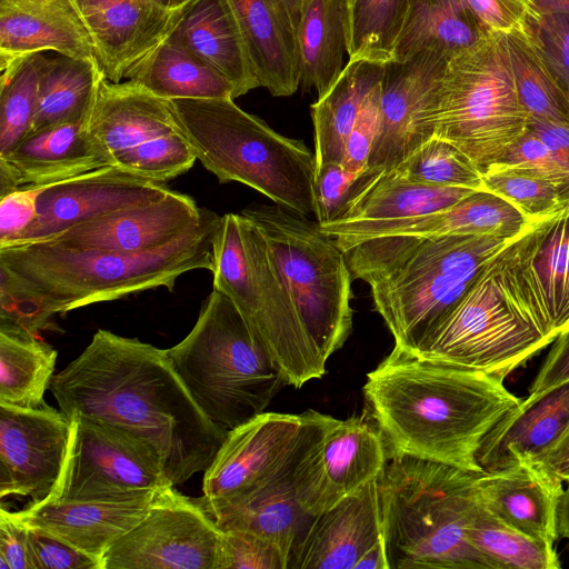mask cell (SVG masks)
<instances>
[{
  "instance_id": "cell-10",
  "label": "cell",
  "mask_w": 569,
  "mask_h": 569,
  "mask_svg": "<svg viewBox=\"0 0 569 569\" xmlns=\"http://www.w3.org/2000/svg\"><path fill=\"white\" fill-rule=\"evenodd\" d=\"M528 121L505 33L487 30L447 60L430 113L433 136L460 149L482 173L526 132Z\"/></svg>"
},
{
  "instance_id": "cell-31",
  "label": "cell",
  "mask_w": 569,
  "mask_h": 569,
  "mask_svg": "<svg viewBox=\"0 0 569 569\" xmlns=\"http://www.w3.org/2000/svg\"><path fill=\"white\" fill-rule=\"evenodd\" d=\"M260 87L289 97L300 87L296 32L276 0H228Z\"/></svg>"
},
{
  "instance_id": "cell-37",
  "label": "cell",
  "mask_w": 569,
  "mask_h": 569,
  "mask_svg": "<svg viewBox=\"0 0 569 569\" xmlns=\"http://www.w3.org/2000/svg\"><path fill=\"white\" fill-rule=\"evenodd\" d=\"M208 515L222 531L242 530L268 541L287 562L297 538L312 518L297 499L292 477L236 506Z\"/></svg>"
},
{
  "instance_id": "cell-60",
  "label": "cell",
  "mask_w": 569,
  "mask_h": 569,
  "mask_svg": "<svg viewBox=\"0 0 569 569\" xmlns=\"http://www.w3.org/2000/svg\"><path fill=\"white\" fill-rule=\"evenodd\" d=\"M539 12L569 13V0H535Z\"/></svg>"
},
{
  "instance_id": "cell-55",
  "label": "cell",
  "mask_w": 569,
  "mask_h": 569,
  "mask_svg": "<svg viewBox=\"0 0 569 569\" xmlns=\"http://www.w3.org/2000/svg\"><path fill=\"white\" fill-rule=\"evenodd\" d=\"M0 569H36L28 527L3 505L0 508Z\"/></svg>"
},
{
  "instance_id": "cell-42",
  "label": "cell",
  "mask_w": 569,
  "mask_h": 569,
  "mask_svg": "<svg viewBox=\"0 0 569 569\" xmlns=\"http://www.w3.org/2000/svg\"><path fill=\"white\" fill-rule=\"evenodd\" d=\"M410 0H353L347 8L348 60H392Z\"/></svg>"
},
{
  "instance_id": "cell-13",
  "label": "cell",
  "mask_w": 569,
  "mask_h": 569,
  "mask_svg": "<svg viewBox=\"0 0 569 569\" xmlns=\"http://www.w3.org/2000/svg\"><path fill=\"white\" fill-rule=\"evenodd\" d=\"M68 419L64 467L44 501L133 499L172 486L158 452L141 437L81 413Z\"/></svg>"
},
{
  "instance_id": "cell-44",
  "label": "cell",
  "mask_w": 569,
  "mask_h": 569,
  "mask_svg": "<svg viewBox=\"0 0 569 569\" xmlns=\"http://www.w3.org/2000/svg\"><path fill=\"white\" fill-rule=\"evenodd\" d=\"M408 179L441 187L486 190L482 172L456 146L432 136L396 167Z\"/></svg>"
},
{
  "instance_id": "cell-4",
  "label": "cell",
  "mask_w": 569,
  "mask_h": 569,
  "mask_svg": "<svg viewBox=\"0 0 569 569\" xmlns=\"http://www.w3.org/2000/svg\"><path fill=\"white\" fill-rule=\"evenodd\" d=\"M509 241L467 234L379 236L343 252L352 278L370 286L395 348L412 355Z\"/></svg>"
},
{
  "instance_id": "cell-15",
  "label": "cell",
  "mask_w": 569,
  "mask_h": 569,
  "mask_svg": "<svg viewBox=\"0 0 569 569\" xmlns=\"http://www.w3.org/2000/svg\"><path fill=\"white\" fill-rule=\"evenodd\" d=\"M388 458L381 432L367 413L345 420L327 416L293 472L297 499L315 517L378 479Z\"/></svg>"
},
{
  "instance_id": "cell-19",
  "label": "cell",
  "mask_w": 569,
  "mask_h": 569,
  "mask_svg": "<svg viewBox=\"0 0 569 569\" xmlns=\"http://www.w3.org/2000/svg\"><path fill=\"white\" fill-rule=\"evenodd\" d=\"M169 192L171 189L164 183L116 166L43 184L37 198L34 221L8 246L41 241L79 222L150 202Z\"/></svg>"
},
{
  "instance_id": "cell-46",
  "label": "cell",
  "mask_w": 569,
  "mask_h": 569,
  "mask_svg": "<svg viewBox=\"0 0 569 569\" xmlns=\"http://www.w3.org/2000/svg\"><path fill=\"white\" fill-rule=\"evenodd\" d=\"M196 160L190 144L178 130L117 153L111 166L164 183L188 171Z\"/></svg>"
},
{
  "instance_id": "cell-50",
  "label": "cell",
  "mask_w": 569,
  "mask_h": 569,
  "mask_svg": "<svg viewBox=\"0 0 569 569\" xmlns=\"http://www.w3.org/2000/svg\"><path fill=\"white\" fill-rule=\"evenodd\" d=\"M27 527L36 569H102L99 560L64 540L41 528Z\"/></svg>"
},
{
  "instance_id": "cell-64",
  "label": "cell",
  "mask_w": 569,
  "mask_h": 569,
  "mask_svg": "<svg viewBox=\"0 0 569 569\" xmlns=\"http://www.w3.org/2000/svg\"><path fill=\"white\" fill-rule=\"evenodd\" d=\"M568 483V482H567Z\"/></svg>"
},
{
  "instance_id": "cell-6",
  "label": "cell",
  "mask_w": 569,
  "mask_h": 569,
  "mask_svg": "<svg viewBox=\"0 0 569 569\" xmlns=\"http://www.w3.org/2000/svg\"><path fill=\"white\" fill-rule=\"evenodd\" d=\"M197 160L220 182L236 181L297 213H315V154L231 98L168 100Z\"/></svg>"
},
{
  "instance_id": "cell-52",
  "label": "cell",
  "mask_w": 569,
  "mask_h": 569,
  "mask_svg": "<svg viewBox=\"0 0 569 569\" xmlns=\"http://www.w3.org/2000/svg\"><path fill=\"white\" fill-rule=\"evenodd\" d=\"M538 44L557 79L569 90V13L540 12L532 27Z\"/></svg>"
},
{
  "instance_id": "cell-1",
  "label": "cell",
  "mask_w": 569,
  "mask_h": 569,
  "mask_svg": "<svg viewBox=\"0 0 569 569\" xmlns=\"http://www.w3.org/2000/svg\"><path fill=\"white\" fill-rule=\"evenodd\" d=\"M50 391L67 418H97L149 442L172 486L204 471L228 432L196 403L167 349L103 329L53 376Z\"/></svg>"
},
{
  "instance_id": "cell-23",
  "label": "cell",
  "mask_w": 569,
  "mask_h": 569,
  "mask_svg": "<svg viewBox=\"0 0 569 569\" xmlns=\"http://www.w3.org/2000/svg\"><path fill=\"white\" fill-rule=\"evenodd\" d=\"M473 189L419 183L398 169L359 177L338 216L319 228L332 238L389 221L417 218L441 211L467 197Z\"/></svg>"
},
{
  "instance_id": "cell-18",
  "label": "cell",
  "mask_w": 569,
  "mask_h": 569,
  "mask_svg": "<svg viewBox=\"0 0 569 569\" xmlns=\"http://www.w3.org/2000/svg\"><path fill=\"white\" fill-rule=\"evenodd\" d=\"M71 422L49 405L20 408L0 405V498L47 500L61 477Z\"/></svg>"
},
{
  "instance_id": "cell-25",
  "label": "cell",
  "mask_w": 569,
  "mask_h": 569,
  "mask_svg": "<svg viewBox=\"0 0 569 569\" xmlns=\"http://www.w3.org/2000/svg\"><path fill=\"white\" fill-rule=\"evenodd\" d=\"M563 481L540 462H522L476 479L480 503L495 517L533 538L555 543Z\"/></svg>"
},
{
  "instance_id": "cell-9",
  "label": "cell",
  "mask_w": 569,
  "mask_h": 569,
  "mask_svg": "<svg viewBox=\"0 0 569 569\" xmlns=\"http://www.w3.org/2000/svg\"><path fill=\"white\" fill-rule=\"evenodd\" d=\"M549 343L503 247L412 355L505 380Z\"/></svg>"
},
{
  "instance_id": "cell-29",
  "label": "cell",
  "mask_w": 569,
  "mask_h": 569,
  "mask_svg": "<svg viewBox=\"0 0 569 569\" xmlns=\"http://www.w3.org/2000/svg\"><path fill=\"white\" fill-rule=\"evenodd\" d=\"M569 426V381L526 398L488 433L478 452L482 472L538 460Z\"/></svg>"
},
{
  "instance_id": "cell-35",
  "label": "cell",
  "mask_w": 569,
  "mask_h": 569,
  "mask_svg": "<svg viewBox=\"0 0 569 569\" xmlns=\"http://www.w3.org/2000/svg\"><path fill=\"white\" fill-rule=\"evenodd\" d=\"M487 30L466 0H410L392 60L427 49L450 58L477 43Z\"/></svg>"
},
{
  "instance_id": "cell-36",
  "label": "cell",
  "mask_w": 569,
  "mask_h": 569,
  "mask_svg": "<svg viewBox=\"0 0 569 569\" xmlns=\"http://www.w3.org/2000/svg\"><path fill=\"white\" fill-rule=\"evenodd\" d=\"M528 222L506 199L488 190H475L447 209L398 222L397 234L407 238L467 234L512 240Z\"/></svg>"
},
{
  "instance_id": "cell-48",
  "label": "cell",
  "mask_w": 569,
  "mask_h": 569,
  "mask_svg": "<svg viewBox=\"0 0 569 569\" xmlns=\"http://www.w3.org/2000/svg\"><path fill=\"white\" fill-rule=\"evenodd\" d=\"M380 84H376L363 101L351 132L348 136L341 164L345 171L358 179L367 170L378 130Z\"/></svg>"
},
{
  "instance_id": "cell-39",
  "label": "cell",
  "mask_w": 569,
  "mask_h": 569,
  "mask_svg": "<svg viewBox=\"0 0 569 569\" xmlns=\"http://www.w3.org/2000/svg\"><path fill=\"white\" fill-rule=\"evenodd\" d=\"M56 361L57 350L37 336L0 330V405L43 406Z\"/></svg>"
},
{
  "instance_id": "cell-43",
  "label": "cell",
  "mask_w": 569,
  "mask_h": 569,
  "mask_svg": "<svg viewBox=\"0 0 569 569\" xmlns=\"http://www.w3.org/2000/svg\"><path fill=\"white\" fill-rule=\"evenodd\" d=\"M41 53L22 58L1 70L0 157L30 130L37 107Z\"/></svg>"
},
{
  "instance_id": "cell-22",
  "label": "cell",
  "mask_w": 569,
  "mask_h": 569,
  "mask_svg": "<svg viewBox=\"0 0 569 569\" xmlns=\"http://www.w3.org/2000/svg\"><path fill=\"white\" fill-rule=\"evenodd\" d=\"M93 43L103 76L120 82L128 70L168 38L188 3L167 9L152 0H71Z\"/></svg>"
},
{
  "instance_id": "cell-8",
  "label": "cell",
  "mask_w": 569,
  "mask_h": 569,
  "mask_svg": "<svg viewBox=\"0 0 569 569\" xmlns=\"http://www.w3.org/2000/svg\"><path fill=\"white\" fill-rule=\"evenodd\" d=\"M167 352L199 408L228 430L264 412L288 386L236 306L217 289L203 301L191 331Z\"/></svg>"
},
{
  "instance_id": "cell-49",
  "label": "cell",
  "mask_w": 569,
  "mask_h": 569,
  "mask_svg": "<svg viewBox=\"0 0 569 569\" xmlns=\"http://www.w3.org/2000/svg\"><path fill=\"white\" fill-rule=\"evenodd\" d=\"M493 166L531 170L561 186L569 187V170L529 128L491 167Z\"/></svg>"
},
{
  "instance_id": "cell-24",
  "label": "cell",
  "mask_w": 569,
  "mask_h": 569,
  "mask_svg": "<svg viewBox=\"0 0 569 569\" xmlns=\"http://www.w3.org/2000/svg\"><path fill=\"white\" fill-rule=\"evenodd\" d=\"M110 166L86 121L63 122L26 134L0 157V196L26 184H51Z\"/></svg>"
},
{
  "instance_id": "cell-21",
  "label": "cell",
  "mask_w": 569,
  "mask_h": 569,
  "mask_svg": "<svg viewBox=\"0 0 569 569\" xmlns=\"http://www.w3.org/2000/svg\"><path fill=\"white\" fill-rule=\"evenodd\" d=\"M505 249L529 292L545 336L555 341L569 329V199L529 219Z\"/></svg>"
},
{
  "instance_id": "cell-7",
  "label": "cell",
  "mask_w": 569,
  "mask_h": 569,
  "mask_svg": "<svg viewBox=\"0 0 569 569\" xmlns=\"http://www.w3.org/2000/svg\"><path fill=\"white\" fill-rule=\"evenodd\" d=\"M213 289L236 306L256 342L300 388L321 378L319 357L260 229L242 213L220 217L212 238Z\"/></svg>"
},
{
  "instance_id": "cell-11",
  "label": "cell",
  "mask_w": 569,
  "mask_h": 569,
  "mask_svg": "<svg viewBox=\"0 0 569 569\" xmlns=\"http://www.w3.org/2000/svg\"><path fill=\"white\" fill-rule=\"evenodd\" d=\"M262 232L273 261L323 362L352 329V274L335 238L317 221L281 206L242 210Z\"/></svg>"
},
{
  "instance_id": "cell-5",
  "label": "cell",
  "mask_w": 569,
  "mask_h": 569,
  "mask_svg": "<svg viewBox=\"0 0 569 569\" xmlns=\"http://www.w3.org/2000/svg\"><path fill=\"white\" fill-rule=\"evenodd\" d=\"M479 473L388 458L378 482L389 569H491L467 535Z\"/></svg>"
},
{
  "instance_id": "cell-61",
  "label": "cell",
  "mask_w": 569,
  "mask_h": 569,
  "mask_svg": "<svg viewBox=\"0 0 569 569\" xmlns=\"http://www.w3.org/2000/svg\"><path fill=\"white\" fill-rule=\"evenodd\" d=\"M152 1H154L157 4H159L163 8L174 10V9H179L181 7L187 6L192 0H152Z\"/></svg>"
},
{
  "instance_id": "cell-58",
  "label": "cell",
  "mask_w": 569,
  "mask_h": 569,
  "mask_svg": "<svg viewBox=\"0 0 569 569\" xmlns=\"http://www.w3.org/2000/svg\"><path fill=\"white\" fill-rule=\"evenodd\" d=\"M538 462L563 482H569V426Z\"/></svg>"
},
{
  "instance_id": "cell-20",
  "label": "cell",
  "mask_w": 569,
  "mask_h": 569,
  "mask_svg": "<svg viewBox=\"0 0 569 569\" xmlns=\"http://www.w3.org/2000/svg\"><path fill=\"white\" fill-rule=\"evenodd\" d=\"M212 211L171 190L157 200L113 211L41 241L119 253H141L168 246L201 226Z\"/></svg>"
},
{
  "instance_id": "cell-33",
  "label": "cell",
  "mask_w": 569,
  "mask_h": 569,
  "mask_svg": "<svg viewBox=\"0 0 569 569\" xmlns=\"http://www.w3.org/2000/svg\"><path fill=\"white\" fill-rule=\"evenodd\" d=\"M300 86L322 97L345 69L346 0H308L297 33Z\"/></svg>"
},
{
  "instance_id": "cell-26",
  "label": "cell",
  "mask_w": 569,
  "mask_h": 569,
  "mask_svg": "<svg viewBox=\"0 0 569 569\" xmlns=\"http://www.w3.org/2000/svg\"><path fill=\"white\" fill-rule=\"evenodd\" d=\"M38 52L97 60L71 0H0V69Z\"/></svg>"
},
{
  "instance_id": "cell-30",
  "label": "cell",
  "mask_w": 569,
  "mask_h": 569,
  "mask_svg": "<svg viewBox=\"0 0 569 569\" xmlns=\"http://www.w3.org/2000/svg\"><path fill=\"white\" fill-rule=\"evenodd\" d=\"M167 39L227 78L238 97L260 87L228 0H193Z\"/></svg>"
},
{
  "instance_id": "cell-2",
  "label": "cell",
  "mask_w": 569,
  "mask_h": 569,
  "mask_svg": "<svg viewBox=\"0 0 569 569\" xmlns=\"http://www.w3.org/2000/svg\"><path fill=\"white\" fill-rule=\"evenodd\" d=\"M503 381L393 347L367 375V415L381 432L389 457H412L482 472L478 462L482 442L521 402Z\"/></svg>"
},
{
  "instance_id": "cell-41",
  "label": "cell",
  "mask_w": 569,
  "mask_h": 569,
  "mask_svg": "<svg viewBox=\"0 0 569 569\" xmlns=\"http://www.w3.org/2000/svg\"><path fill=\"white\" fill-rule=\"evenodd\" d=\"M467 535L491 569H558L561 567L555 543L533 538L505 523L478 500Z\"/></svg>"
},
{
  "instance_id": "cell-32",
  "label": "cell",
  "mask_w": 569,
  "mask_h": 569,
  "mask_svg": "<svg viewBox=\"0 0 569 569\" xmlns=\"http://www.w3.org/2000/svg\"><path fill=\"white\" fill-rule=\"evenodd\" d=\"M383 71L382 63L348 60L332 87L310 106L316 168L329 162L341 163L361 106L381 81Z\"/></svg>"
},
{
  "instance_id": "cell-40",
  "label": "cell",
  "mask_w": 569,
  "mask_h": 569,
  "mask_svg": "<svg viewBox=\"0 0 569 569\" xmlns=\"http://www.w3.org/2000/svg\"><path fill=\"white\" fill-rule=\"evenodd\" d=\"M506 36L519 100L529 119L569 124V97L550 69L533 30Z\"/></svg>"
},
{
  "instance_id": "cell-62",
  "label": "cell",
  "mask_w": 569,
  "mask_h": 569,
  "mask_svg": "<svg viewBox=\"0 0 569 569\" xmlns=\"http://www.w3.org/2000/svg\"><path fill=\"white\" fill-rule=\"evenodd\" d=\"M353 0H346L347 2V8L352 3Z\"/></svg>"
},
{
  "instance_id": "cell-51",
  "label": "cell",
  "mask_w": 569,
  "mask_h": 569,
  "mask_svg": "<svg viewBox=\"0 0 569 569\" xmlns=\"http://www.w3.org/2000/svg\"><path fill=\"white\" fill-rule=\"evenodd\" d=\"M489 30L501 33L531 29L540 12L535 0H466Z\"/></svg>"
},
{
  "instance_id": "cell-28",
  "label": "cell",
  "mask_w": 569,
  "mask_h": 569,
  "mask_svg": "<svg viewBox=\"0 0 569 569\" xmlns=\"http://www.w3.org/2000/svg\"><path fill=\"white\" fill-rule=\"evenodd\" d=\"M156 492L133 499L43 501L16 513L27 526L48 531L102 565L109 548L144 518Z\"/></svg>"
},
{
  "instance_id": "cell-34",
  "label": "cell",
  "mask_w": 569,
  "mask_h": 569,
  "mask_svg": "<svg viewBox=\"0 0 569 569\" xmlns=\"http://www.w3.org/2000/svg\"><path fill=\"white\" fill-rule=\"evenodd\" d=\"M124 79L164 100L238 98L227 78L168 39L132 66Z\"/></svg>"
},
{
  "instance_id": "cell-53",
  "label": "cell",
  "mask_w": 569,
  "mask_h": 569,
  "mask_svg": "<svg viewBox=\"0 0 569 569\" xmlns=\"http://www.w3.org/2000/svg\"><path fill=\"white\" fill-rule=\"evenodd\" d=\"M356 180L341 163L329 162L316 168L313 201L318 223L329 222L338 216Z\"/></svg>"
},
{
  "instance_id": "cell-17",
  "label": "cell",
  "mask_w": 569,
  "mask_h": 569,
  "mask_svg": "<svg viewBox=\"0 0 569 569\" xmlns=\"http://www.w3.org/2000/svg\"><path fill=\"white\" fill-rule=\"evenodd\" d=\"M378 479L312 517L288 569H389Z\"/></svg>"
},
{
  "instance_id": "cell-54",
  "label": "cell",
  "mask_w": 569,
  "mask_h": 569,
  "mask_svg": "<svg viewBox=\"0 0 569 569\" xmlns=\"http://www.w3.org/2000/svg\"><path fill=\"white\" fill-rule=\"evenodd\" d=\"M43 184H26L0 196V247L17 241L37 217V198Z\"/></svg>"
},
{
  "instance_id": "cell-59",
  "label": "cell",
  "mask_w": 569,
  "mask_h": 569,
  "mask_svg": "<svg viewBox=\"0 0 569 569\" xmlns=\"http://www.w3.org/2000/svg\"><path fill=\"white\" fill-rule=\"evenodd\" d=\"M558 535L569 541V482L565 487L559 502Z\"/></svg>"
},
{
  "instance_id": "cell-38",
  "label": "cell",
  "mask_w": 569,
  "mask_h": 569,
  "mask_svg": "<svg viewBox=\"0 0 569 569\" xmlns=\"http://www.w3.org/2000/svg\"><path fill=\"white\" fill-rule=\"evenodd\" d=\"M100 73L97 60L42 52L37 107L28 133L58 123L86 121Z\"/></svg>"
},
{
  "instance_id": "cell-14",
  "label": "cell",
  "mask_w": 569,
  "mask_h": 569,
  "mask_svg": "<svg viewBox=\"0 0 569 569\" xmlns=\"http://www.w3.org/2000/svg\"><path fill=\"white\" fill-rule=\"evenodd\" d=\"M173 487L156 492L144 518L106 552L102 569H218L222 531Z\"/></svg>"
},
{
  "instance_id": "cell-56",
  "label": "cell",
  "mask_w": 569,
  "mask_h": 569,
  "mask_svg": "<svg viewBox=\"0 0 569 569\" xmlns=\"http://www.w3.org/2000/svg\"><path fill=\"white\" fill-rule=\"evenodd\" d=\"M567 381H569V329L556 338L529 388L527 398H536Z\"/></svg>"
},
{
  "instance_id": "cell-57",
  "label": "cell",
  "mask_w": 569,
  "mask_h": 569,
  "mask_svg": "<svg viewBox=\"0 0 569 569\" xmlns=\"http://www.w3.org/2000/svg\"><path fill=\"white\" fill-rule=\"evenodd\" d=\"M528 128L540 138L557 160L569 170V124L529 119Z\"/></svg>"
},
{
  "instance_id": "cell-45",
  "label": "cell",
  "mask_w": 569,
  "mask_h": 569,
  "mask_svg": "<svg viewBox=\"0 0 569 569\" xmlns=\"http://www.w3.org/2000/svg\"><path fill=\"white\" fill-rule=\"evenodd\" d=\"M482 179L486 190L512 203L528 219L547 214L569 199V187L522 168L493 166Z\"/></svg>"
},
{
  "instance_id": "cell-3",
  "label": "cell",
  "mask_w": 569,
  "mask_h": 569,
  "mask_svg": "<svg viewBox=\"0 0 569 569\" xmlns=\"http://www.w3.org/2000/svg\"><path fill=\"white\" fill-rule=\"evenodd\" d=\"M211 212L193 231L162 248L119 253L33 241L0 248V311L10 326L37 335L52 318L92 303L159 287L172 291L189 271L212 268Z\"/></svg>"
},
{
  "instance_id": "cell-47",
  "label": "cell",
  "mask_w": 569,
  "mask_h": 569,
  "mask_svg": "<svg viewBox=\"0 0 569 569\" xmlns=\"http://www.w3.org/2000/svg\"><path fill=\"white\" fill-rule=\"evenodd\" d=\"M218 569H288V562L262 538L242 530H223Z\"/></svg>"
},
{
  "instance_id": "cell-63",
  "label": "cell",
  "mask_w": 569,
  "mask_h": 569,
  "mask_svg": "<svg viewBox=\"0 0 569 569\" xmlns=\"http://www.w3.org/2000/svg\"><path fill=\"white\" fill-rule=\"evenodd\" d=\"M567 93H568V97H569V90L567 91Z\"/></svg>"
},
{
  "instance_id": "cell-27",
  "label": "cell",
  "mask_w": 569,
  "mask_h": 569,
  "mask_svg": "<svg viewBox=\"0 0 569 569\" xmlns=\"http://www.w3.org/2000/svg\"><path fill=\"white\" fill-rule=\"evenodd\" d=\"M86 124L110 166L117 153L179 130L168 100L130 80L112 82L102 72Z\"/></svg>"
},
{
  "instance_id": "cell-16",
  "label": "cell",
  "mask_w": 569,
  "mask_h": 569,
  "mask_svg": "<svg viewBox=\"0 0 569 569\" xmlns=\"http://www.w3.org/2000/svg\"><path fill=\"white\" fill-rule=\"evenodd\" d=\"M448 59L427 49L385 64L378 130L360 177L398 167L433 136L430 113Z\"/></svg>"
},
{
  "instance_id": "cell-12",
  "label": "cell",
  "mask_w": 569,
  "mask_h": 569,
  "mask_svg": "<svg viewBox=\"0 0 569 569\" xmlns=\"http://www.w3.org/2000/svg\"><path fill=\"white\" fill-rule=\"evenodd\" d=\"M328 415L262 412L229 429L204 470L197 503L207 512L236 506L293 476Z\"/></svg>"
}]
</instances>
